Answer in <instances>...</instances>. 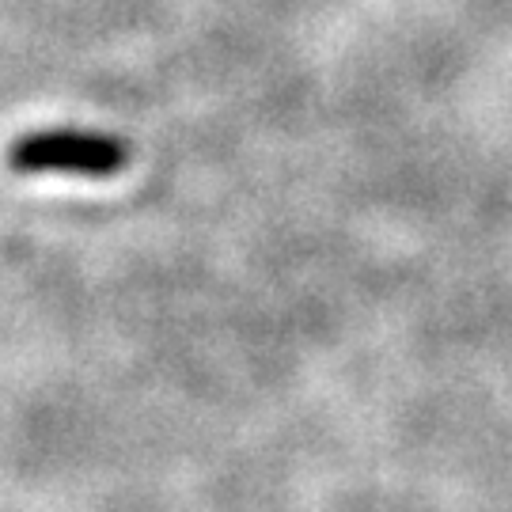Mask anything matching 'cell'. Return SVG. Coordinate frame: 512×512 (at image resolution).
Returning <instances> with one entry per match:
<instances>
[{
  "label": "cell",
  "instance_id": "cell-1",
  "mask_svg": "<svg viewBox=\"0 0 512 512\" xmlns=\"http://www.w3.org/2000/svg\"><path fill=\"white\" fill-rule=\"evenodd\" d=\"M129 164V145L92 129H38L12 141L8 167L16 175H73V179H114Z\"/></svg>",
  "mask_w": 512,
  "mask_h": 512
}]
</instances>
